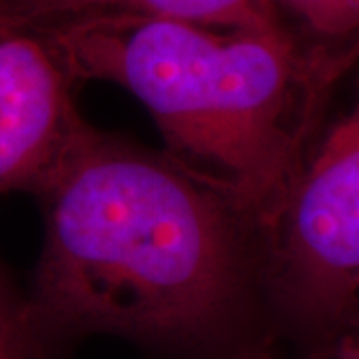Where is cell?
Masks as SVG:
<instances>
[{
    "label": "cell",
    "instance_id": "6da1fadb",
    "mask_svg": "<svg viewBox=\"0 0 359 359\" xmlns=\"http://www.w3.org/2000/svg\"><path fill=\"white\" fill-rule=\"evenodd\" d=\"M34 196L44 244L26 302L52 351L82 335L188 344L236 318L244 214L176 160L90 126Z\"/></svg>",
    "mask_w": 359,
    "mask_h": 359
},
{
    "label": "cell",
    "instance_id": "7a4b0ae2",
    "mask_svg": "<svg viewBox=\"0 0 359 359\" xmlns=\"http://www.w3.org/2000/svg\"><path fill=\"white\" fill-rule=\"evenodd\" d=\"M70 78L132 92L170 158L262 230L299 172L359 56L313 44L285 22L219 28L136 13L42 25Z\"/></svg>",
    "mask_w": 359,
    "mask_h": 359
},
{
    "label": "cell",
    "instance_id": "3957f363",
    "mask_svg": "<svg viewBox=\"0 0 359 359\" xmlns=\"http://www.w3.org/2000/svg\"><path fill=\"white\" fill-rule=\"evenodd\" d=\"M262 233L283 306L334 347L359 285V90L321 126Z\"/></svg>",
    "mask_w": 359,
    "mask_h": 359
},
{
    "label": "cell",
    "instance_id": "277c9868",
    "mask_svg": "<svg viewBox=\"0 0 359 359\" xmlns=\"http://www.w3.org/2000/svg\"><path fill=\"white\" fill-rule=\"evenodd\" d=\"M44 26L0 2V194L39 192L90 124Z\"/></svg>",
    "mask_w": 359,
    "mask_h": 359
},
{
    "label": "cell",
    "instance_id": "5b68a950",
    "mask_svg": "<svg viewBox=\"0 0 359 359\" xmlns=\"http://www.w3.org/2000/svg\"><path fill=\"white\" fill-rule=\"evenodd\" d=\"M26 18L50 25L100 13H136L219 28H268L282 18L266 0H16Z\"/></svg>",
    "mask_w": 359,
    "mask_h": 359
},
{
    "label": "cell",
    "instance_id": "8992f818",
    "mask_svg": "<svg viewBox=\"0 0 359 359\" xmlns=\"http://www.w3.org/2000/svg\"><path fill=\"white\" fill-rule=\"evenodd\" d=\"M285 25L313 44L359 56V0H266Z\"/></svg>",
    "mask_w": 359,
    "mask_h": 359
},
{
    "label": "cell",
    "instance_id": "52a82bcc",
    "mask_svg": "<svg viewBox=\"0 0 359 359\" xmlns=\"http://www.w3.org/2000/svg\"><path fill=\"white\" fill-rule=\"evenodd\" d=\"M0 359H56L36 332L28 302L16 294L0 269Z\"/></svg>",
    "mask_w": 359,
    "mask_h": 359
},
{
    "label": "cell",
    "instance_id": "ba28073f",
    "mask_svg": "<svg viewBox=\"0 0 359 359\" xmlns=\"http://www.w3.org/2000/svg\"><path fill=\"white\" fill-rule=\"evenodd\" d=\"M344 335H353L359 339V285L355 294L351 297V304L347 308L346 320H344V327H341V337Z\"/></svg>",
    "mask_w": 359,
    "mask_h": 359
},
{
    "label": "cell",
    "instance_id": "9c48e42d",
    "mask_svg": "<svg viewBox=\"0 0 359 359\" xmlns=\"http://www.w3.org/2000/svg\"><path fill=\"white\" fill-rule=\"evenodd\" d=\"M334 359H359V339L353 335H344L335 341Z\"/></svg>",
    "mask_w": 359,
    "mask_h": 359
},
{
    "label": "cell",
    "instance_id": "30bf717a",
    "mask_svg": "<svg viewBox=\"0 0 359 359\" xmlns=\"http://www.w3.org/2000/svg\"><path fill=\"white\" fill-rule=\"evenodd\" d=\"M222 359H276L273 353L269 351L268 347H250V349H242L238 353H231L228 358Z\"/></svg>",
    "mask_w": 359,
    "mask_h": 359
},
{
    "label": "cell",
    "instance_id": "8fae6325",
    "mask_svg": "<svg viewBox=\"0 0 359 359\" xmlns=\"http://www.w3.org/2000/svg\"><path fill=\"white\" fill-rule=\"evenodd\" d=\"M0 2H11V4H14L16 0H0Z\"/></svg>",
    "mask_w": 359,
    "mask_h": 359
}]
</instances>
